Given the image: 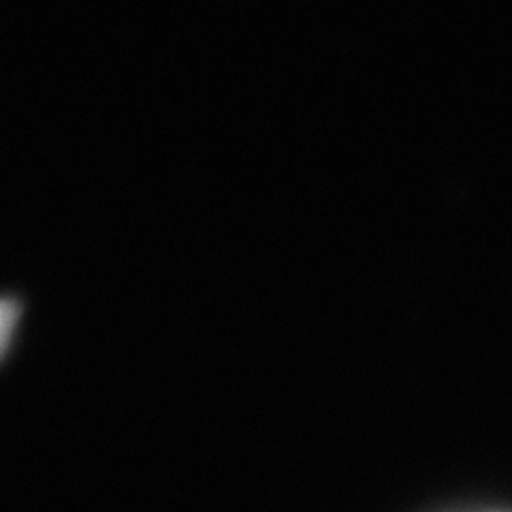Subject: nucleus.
Instances as JSON below:
<instances>
[{"label":"nucleus","mask_w":512,"mask_h":512,"mask_svg":"<svg viewBox=\"0 0 512 512\" xmlns=\"http://www.w3.org/2000/svg\"><path fill=\"white\" fill-rule=\"evenodd\" d=\"M18 320H20V303L13 299H0V357L5 355L13 340Z\"/></svg>","instance_id":"f257e3e1"}]
</instances>
